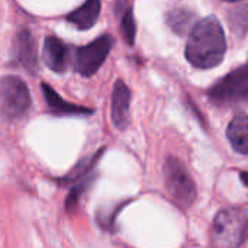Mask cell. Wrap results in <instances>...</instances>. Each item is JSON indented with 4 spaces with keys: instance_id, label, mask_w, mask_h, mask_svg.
<instances>
[{
    "instance_id": "obj_8",
    "label": "cell",
    "mask_w": 248,
    "mask_h": 248,
    "mask_svg": "<svg viewBox=\"0 0 248 248\" xmlns=\"http://www.w3.org/2000/svg\"><path fill=\"white\" fill-rule=\"evenodd\" d=\"M44 61L54 73H64L70 64L68 46L55 36H46L44 41Z\"/></svg>"
},
{
    "instance_id": "obj_1",
    "label": "cell",
    "mask_w": 248,
    "mask_h": 248,
    "mask_svg": "<svg viewBox=\"0 0 248 248\" xmlns=\"http://www.w3.org/2000/svg\"><path fill=\"white\" fill-rule=\"evenodd\" d=\"M225 52V33L215 16H208L192 28L186 45V58L193 67L212 68L224 60Z\"/></svg>"
},
{
    "instance_id": "obj_4",
    "label": "cell",
    "mask_w": 248,
    "mask_h": 248,
    "mask_svg": "<svg viewBox=\"0 0 248 248\" xmlns=\"http://www.w3.org/2000/svg\"><path fill=\"white\" fill-rule=\"evenodd\" d=\"M164 180L169 195L179 206L187 209L193 205L196 199V185L182 160L177 157H169L166 160Z\"/></svg>"
},
{
    "instance_id": "obj_6",
    "label": "cell",
    "mask_w": 248,
    "mask_h": 248,
    "mask_svg": "<svg viewBox=\"0 0 248 248\" xmlns=\"http://www.w3.org/2000/svg\"><path fill=\"white\" fill-rule=\"evenodd\" d=\"M113 45V38L109 33H105L94 39L93 42L80 46L76 49L74 57V70L76 73L90 77L97 73V70L105 62Z\"/></svg>"
},
{
    "instance_id": "obj_3",
    "label": "cell",
    "mask_w": 248,
    "mask_h": 248,
    "mask_svg": "<svg viewBox=\"0 0 248 248\" xmlns=\"http://www.w3.org/2000/svg\"><path fill=\"white\" fill-rule=\"evenodd\" d=\"M208 97L218 106L248 103V64L234 68L219 78L208 90Z\"/></svg>"
},
{
    "instance_id": "obj_13",
    "label": "cell",
    "mask_w": 248,
    "mask_h": 248,
    "mask_svg": "<svg viewBox=\"0 0 248 248\" xmlns=\"http://www.w3.org/2000/svg\"><path fill=\"white\" fill-rule=\"evenodd\" d=\"M166 19L171 31L179 35H185L186 32L192 31V26L196 25L195 23L196 15L193 13V10L187 7H174L169 10Z\"/></svg>"
},
{
    "instance_id": "obj_16",
    "label": "cell",
    "mask_w": 248,
    "mask_h": 248,
    "mask_svg": "<svg viewBox=\"0 0 248 248\" xmlns=\"http://www.w3.org/2000/svg\"><path fill=\"white\" fill-rule=\"evenodd\" d=\"M231 28L235 32H244L248 28V4H240L234 10H230Z\"/></svg>"
},
{
    "instance_id": "obj_17",
    "label": "cell",
    "mask_w": 248,
    "mask_h": 248,
    "mask_svg": "<svg viewBox=\"0 0 248 248\" xmlns=\"http://www.w3.org/2000/svg\"><path fill=\"white\" fill-rule=\"evenodd\" d=\"M89 185H90V179H86V180L83 179V182H81L80 185H77V186H74V187L71 189V192L68 193V196H67V199H65V208H67V211L76 209V206H77V203H78L81 195L84 193V190L87 189Z\"/></svg>"
},
{
    "instance_id": "obj_18",
    "label": "cell",
    "mask_w": 248,
    "mask_h": 248,
    "mask_svg": "<svg viewBox=\"0 0 248 248\" xmlns=\"http://www.w3.org/2000/svg\"><path fill=\"white\" fill-rule=\"evenodd\" d=\"M243 180H244V183H246V186H248V173H243Z\"/></svg>"
},
{
    "instance_id": "obj_10",
    "label": "cell",
    "mask_w": 248,
    "mask_h": 248,
    "mask_svg": "<svg viewBox=\"0 0 248 248\" xmlns=\"http://www.w3.org/2000/svg\"><path fill=\"white\" fill-rule=\"evenodd\" d=\"M41 90H42L44 99L46 102L48 110L54 115H90V113H93V109H90V108H84V106L64 100L48 84H42Z\"/></svg>"
},
{
    "instance_id": "obj_15",
    "label": "cell",
    "mask_w": 248,
    "mask_h": 248,
    "mask_svg": "<svg viewBox=\"0 0 248 248\" xmlns=\"http://www.w3.org/2000/svg\"><path fill=\"white\" fill-rule=\"evenodd\" d=\"M121 32L122 36L125 39V42L132 46L135 42V33H137V25H135V19H134V13H132V7L128 6L124 10L122 19H121Z\"/></svg>"
},
{
    "instance_id": "obj_2",
    "label": "cell",
    "mask_w": 248,
    "mask_h": 248,
    "mask_svg": "<svg viewBox=\"0 0 248 248\" xmlns=\"http://www.w3.org/2000/svg\"><path fill=\"white\" fill-rule=\"evenodd\" d=\"M248 225V215L243 209H222L214 219L211 231L212 248H238Z\"/></svg>"
},
{
    "instance_id": "obj_12",
    "label": "cell",
    "mask_w": 248,
    "mask_h": 248,
    "mask_svg": "<svg viewBox=\"0 0 248 248\" xmlns=\"http://www.w3.org/2000/svg\"><path fill=\"white\" fill-rule=\"evenodd\" d=\"M99 13H100V1L89 0L80 7H77L76 10H73L71 13H68L67 20L71 25H74L77 29L86 31V29H90L96 23Z\"/></svg>"
},
{
    "instance_id": "obj_5",
    "label": "cell",
    "mask_w": 248,
    "mask_h": 248,
    "mask_svg": "<svg viewBox=\"0 0 248 248\" xmlns=\"http://www.w3.org/2000/svg\"><path fill=\"white\" fill-rule=\"evenodd\" d=\"M31 103V92L20 77L3 76L0 78V110L6 119H20L29 110Z\"/></svg>"
},
{
    "instance_id": "obj_11",
    "label": "cell",
    "mask_w": 248,
    "mask_h": 248,
    "mask_svg": "<svg viewBox=\"0 0 248 248\" xmlns=\"http://www.w3.org/2000/svg\"><path fill=\"white\" fill-rule=\"evenodd\" d=\"M227 137L237 153L248 155V116L244 112L237 113L231 119L227 128Z\"/></svg>"
},
{
    "instance_id": "obj_7",
    "label": "cell",
    "mask_w": 248,
    "mask_h": 248,
    "mask_svg": "<svg viewBox=\"0 0 248 248\" xmlns=\"http://www.w3.org/2000/svg\"><path fill=\"white\" fill-rule=\"evenodd\" d=\"M129 105H131L129 87L122 80H116L112 90L110 116L113 125L118 129H125L129 124Z\"/></svg>"
},
{
    "instance_id": "obj_14",
    "label": "cell",
    "mask_w": 248,
    "mask_h": 248,
    "mask_svg": "<svg viewBox=\"0 0 248 248\" xmlns=\"http://www.w3.org/2000/svg\"><path fill=\"white\" fill-rule=\"evenodd\" d=\"M103 148L102 150H99L94 155H90V157H87V158H83V160H80L76 166H74V169L64 177V179H61L60 182H65V183H68V182H76V180H83L90 171H92V169L96 166V161L100 158V155L103 154Z\"/></svg>"
},
{
    "instance_id": "obj_9",
    "label": "cell",
    "mask_w": 248,
    "mask_h": 248,
    "mask_svg": "<svg viewBox=\"0 0 248 248\" xmlns=\"http://www.w3.org/2000/svg\"><path fill=\"white\" fill-rule=\"evenodd\" d=\"M15 57L17 62L28 71L33 73L38 68L36 42L28 29H20L15 38Z\"/></svg>"
}]
</instances>
